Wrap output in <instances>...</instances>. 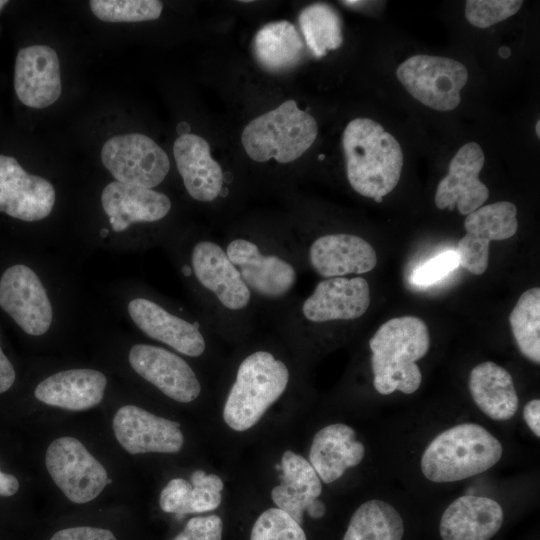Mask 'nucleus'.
<instances>
[{"mask_svg": "<svg viewBox=\"0 0 540 540\" xmlns=\"http://www.w3.org/2000/svg\"><path fill=\"white\" fill-rule=\"evenodd\" d=\"M305 511H307L308 515L312 518L318 519L325 514L326 506L323 501L317 498L308 505Z\"/></svg>", "mask_w": 540, "mask_h": 540, "instance_id": "43", "label": "nucleus"}, {"mask_svg": "<svg viewBox=\"0 0 540 540\" xmlns=\"http://www.w3.org/2000/svg\"><path fill=\"white\" fill-rule=\"evenodd\" d=\"M498 53H499V55H500L502 58H507V57H509V55H510L511 52H510V49H509V48H507V47H501V48L499 49V52H498Z\"/></svg>", "mask_w": 540, "mask_h": 540, "instance_id": "44", "label": "nucleus"}, {"mask_svg": "<svg viewBox=\"0 0 540 540\" xmlns=\"http://www.w3.org/2000/svg\"><path fill=\"white\" fill-rule=\"evenodd\" d=\"M19 489L17 478L0 470V496H12Z\"/></svg>", "mask_w": 540, "mask_h": 540, "instance_id": "42", "label": "nucleus"}, {"mask_svg": "<svg viewBox=\"0 0 540 540\" xmlns=\"http://www.w3.org/2000/svg\"><path fill=\"white\" fill-rule=\"evenodd\" d=\"M519 351L535 364L540 363V288L526 290L509 316Z\"/></svg>", "mask_w": 540, "mask_h": 540, "instance_id": "31", "label": "nucleus"}, {"mask_svg": "<svg viewBox=\"0 0 540 540\" xmlns=\"http://www.w3.org/2000/svg\"><path fill=\"white\" fill-rule=\"evenodd\" d=\"M539 127H540V122L538 120L537 123H536V126H535V131H536V134H537L538 137H540V129H539Z\"/></svg>", "mask_w": 540, "mask_h": 540, "instance_id": "46", "label": "nucleus"}, {"mask_svg": "<svg viewBox=\"0 0 540 540\" xmlns=\"http://www.w3.org/2000/svg\"><path fill=\"white\" fill-rule=\"evenodd\" d=\"M253 53L259 65L270 72H283L302 59L304 43L295 26L286 20L269 22L254 36Z\"/></svg>", "mask_w": 540, "mask_h": 540, "instance_id": "28", "label": "nucleus"}, {"mask_svg": "<svg viewBox=\"0 0 540 540\" xmlns=\"http://www.w3.org/2000/svg\"><path fill=\"white\" fill-rule=\"evenodd\" d=\"M0 307L27 334L40 336L48 331L53 312L46 290L28 266L16 264L0 279Z\"/></svg>", "mask_w": 540, "mask_h": 540, "instance_id": "15", "label": "nucleus"}, {"mask_svg": "<svg viewBox=\"0 0 540 540\" xmlns=\"http://www.w3.org/2000/svg\"><path fill=\"white\" fill-rule=\"evenodd\" d=\"M128 358L139 376L170 399L190 403L202 392L194 369L184 358L168 349L139 343L131 347Z\"/></svg>", "mask_w": 540, "mask_h": 540, "instance_id": "16", "label": "nucleus"}, {"mask_svg": "<svg viewBox=\"0 0 540 540\" xmlns=\"http://www.w3.org/2000/svg\"><path fill=\"white\" fill-rule=\"evenodd\" d=\"M45 465L58 488L77 504L92 501L111 483L104 466L73 437L55 439L47 448Z\"/></svg>", "mask_w": 540, "mask_h": 540, "instance_id": "12", "label": "nucleus"}, {"mask_svg": "<svg viewBox=\"0 0 540 540\" xmlns=\"http://www.w3.org/2000/svg\"><path fill=\"white\" fill-rule=\"evenodd\" d=\"M128 313L146 336L184 356L199 358L208 351L209 334L214 333L204 318L188 316L183 309L175 313L146 297L132 299Z\"/></svg>", "mask_w": 540, "mask_h": 540, "instance_id": "10", "label": "nucleus"}, {"mask_svg": "<svg viewBox=\"0 0 540 540\" xmlns=\"http://www.w3.org/2000/svg\"><path fill=\"white\" fill-rule=\"evenodd\" d=\"M521 0H467L465 17L477 28H488L515 15L522 7Z\"/></svg>", "mask_w": 540, "mask_h": 540, "instance_id": "35", "label": "nucleus"}, {"mask_svg": "<svg viewBox=\"0 0 540 540\" xmlns=\"http://www.w3.org/2000/svg\"><path fill=\"white\" fill-rule=\"evenodd\" d=\"M396 75L414 99L442 112L459 106L461 90L468 81L467 68L458 60L424 54L403 61Z\"/></svg>", "mask_w": 540, "mask_h": 540, "instance_id": "9", "label": "nucleus"}, {"mask_svg": "<svg viewBox=\"0 0 540 540\" xmlns=\"http://www.w3.org/2000/svg\"><path fill=\"white\" fill-rule=\"evenodd\" d=\"M192 485L183 478L170 480L163 488L159 498L161 509L167 513L185 515Z\"/></svg>", "mask_w": 540, "mask_h": 540, "instance_id": "38", "label": "nucleus"}, {"mask_svg": "<svg viewBox=\"0 0 540 540\" xmlns=\"http://www.w3.org/2000/svg\"><path fill=\"white\" fill-rule=\"evenodd\" d=\"M100 157L116 181L149 189L161 184L170 170L165 151L153 139L140 133L109 138Z\"/></svg>", "mask_w": 540, "mask_h": 540, "instance_id": "13", "label": "nucleus"}, {"mask_svg": "<svg viewBox=\"0 0 540 540\" xmlns=\"http://www.w3.org/2000/svg\"><path fill=\"white\" fill-rule=\"evenodd\" d=\"M342 147L351 188L381 203L400 180L403 152L397 139L380 123L355 118L344 129Z\"/></svg>", "mask_w": 540, "mask_h": 540, "instance_id": "4", "label": "nucleus"}, {"mask_svg": "<svg viewBox=\"0 0 540 540\" xmlns=\"http://www.w3.org/2000/svg\"><path fill=\"white\" fill-rule=\"evenodd\" d=\"M14 89L18 99L30 108L42 109L55 103L62 92L57 52L42 44L21 48L15 61Z\"/></svg>", "mask_w": 540, "mask_h": 540, "instance_id": "21", "label": "nucleus"}, {"mask_svg": "<svg viewBox=\"0 0 540 540\" xmlns=\"http://www.w3.org/2000/svg\"><path fill=\"white\" fill-rule=\"evenodd\" d=\"M485 161L484 152L476 142H468L456 152L435 193L438 209L454 210L468 215L480 208L489 197L488 187L479 175Z\"/></svg>", "mask_w": 540, "mask_h": 540, "instance_id": "18", "label": "nucleus"}, {"mask_svg": "<svg viewBox=\"0 0 540 540\" xmlns=\"http://www.w3.org/2000/svg\"><path fill=\"white\" fill-rule=\"evenodd\" d=\"M180 273L191 283L203 318L214 334L232 341L249 336L256 307L250 290L222 243L202 236L188 244Z\"/></svg>", "mask_w": 540, "mask_h": 540, "instance_id": "2", "label": "nucleus"}, {"mask_svg": "<svg viewBox=\"0 0 540 540\" xmlns=\"http://www.w3.org/2000/svg\"><path fill=\"white\" fill-rule=\"evenodd\" d=\"M15 381V370L0 346V394L11 388Z\"/></svg>", "mask_w": 540, "mask_h": 540, "instance_id": "41", "label": "nucleus"}, {"mask_svg": "<svg viewBox=\"0 0 540 540\" xmlns=\"http://www.w3.org/2000/svg\"><path fill=\"white\" fill-rule=\"evenodd\" d=\"M296 237L307 267L323 279L360 276L377 265L375 249L360 235L334 231Z\"/></svg>", "mask_w": 540, "mask_h": 540, "instance_id": "11", "label": "nucleus"}, {"mask_svg": "<svg viewBox=\"0 0 540 540\" xmlns=\"http://www.w3.org/2000/svg\"><path fill=\"white\" fill-rule=\"evenodd\" d=\"M106 376L93 369L57 372L41 381L34 394L39 401L58 408L82 411L98 405L104 396Z\"/></svg>", "mask_w": 540, "mask_h": 540, "instance_id": "24", "label": "nucleus"}, {"mask_svg": "<svg viewBox=\"0 0 540 540\" xmlns=\"http://www.w3.org/2000/svg\"><path fill=\"white\" fill-rule=\"evenodd\" d=\"M291 369L270 347L246 350L237 361L223 407L225 423L235 431L253 427L288 389Z\"/></svg>", "mask_w": 540, "mask_h": 540, "instance_id": "5", "label": "nucleus"}, {"mask_svg": "<svg viewBox=\"0 0 540 540\" xmlns=\"http://www.w3.org/2000/svg\"><path fill=\"white\" fill-rule=\"evenodd\" d=\"M113 430L117 441L131 454L176 453L184 443L178 422L135 405L118 409L113 418Z\"/></svg>", "mask_w": 540, "mask_h": 540, "instance_id": "20", "label": "nucleus"}, {"mask_svg": "<svg viewBox=\"0 0 540 540\" xmlns=\"http://www.w3.org/2000/svg\"><path fill=\"white\" fill-rule=\"evenodd\" d=\"M469 390L477 407L493 420H509L518 410L512 376L494 362L480 363L471 370Z\"/></svg>", "mask_w": 540, "mask_h": 540, "instance_id": "27", "label": "nucleus"}, {"mask_svg": "<svg viewBox=\"0 0 540 540\" xmlns=\"http://www.w3.org/2000/svg\"><path fill=\"white\" fill-rule=\"evenodd\" d=\"M298 22L307 47L317 58L338 49L343 43L341 18L328 4L306 6L300 12Z\"/></svg>", "mask_w": 540, "mask_h": 540, "instance_id": "30", "label": "nucleus"}, {"mask_svg": "<svg viewBox=\"0 0 540 540\" xmlns=\"http://www.w3.org/2000/svg\"><path fill=\"white\" fill-rule=\"evenodd\" d=\"M371 303L370 286L361 276L320 280L303 299L294 297L272 319L295 347L308 345L322 328L361 319Z\"/></svg>", "mask_w": 540, "mask_h": 540, "instance_id": "3", "label": "nucleus"}, {"mask_svg": "<svg viewBox=\"0 0 540 540\" xmlns=\"http://www.w3.org/2000/svg\"><path fill=\"white\" fill-rule=\"evenodd\" d=\"M280 466L281 483L272 489L271 498L301 525L304 511L322 492L321 480L309 461L292 451L283 453Z\"/></svg>", "mask_w": 540, "mask_h": 540, "instance_id": "26", "label": "nucleus"}, {"mask_svg": "<svg viewBox=\"0 0 540 540\" xmlns=\"http://www.w3.org/2000/svg\"><path fill=\"white\" fill-rule=\"evenodd\" d=\"M221 243L256 310L272 318L295 297L299 275L307 265L292 226L236 227Z\"/></svg>", "mask_w": 540, "mask_h": 540, "instance_id": "1", "label": "nucleus"}, {"mask_svg": "<svg viewBox=\"0 0 540 540\" xmlns=\"http://www.w3.org/2000/svg\"><path fill=\"white\" fill-rule=\"evenodd\" d=\"M92 13L104 22H142L160 17L163 9L157 0H92Z\"/></svg>", "mask_w": 540, "mask_h": 540, "instance_id": "32", "label": "nucleus"}, {"mask_svg": "<svg viewBox=\"0 0 540 540\" xmlns=\"http://www.w3.org/2000/svg\"><path fill=\"white\" fill-rule=\"evenodd\" d=\"M459 266L456 251H445L418 267L412 275L416 285L428 286L452 272Z\"/></svg>", "mask_w": 540, "mask_h": 540, "instance_id": "36", "label": "nucleus"}, {"mask_svg": "<svg viewBox=\"0 0 540 540\" xmlns=\"http://www.w3.org/2000/svg\"><path fill=\"white\" fill-rule=\"evenodd\" d=\"M503 509L495 500L464 495L453 501L440 519L442 540H490L501 528Z\"/></svg>", "mask_w": 540, "mask_h": 540, "instance_id": "23", "label": "nucleus"}, {"mask_svg": "<svg viewBox=\"0 0 540 540\" xmlns=\"http://www.w3.org/2000/svg\"><path fill=\"white\" fill-rule=\"evenodd\" d=\"M317 134L314 117L301 110L294 100H287L250 121L241 141L252 160L262 163L274 159L287 164L302 156Z\"/></svg>", "mask_w": 540, "mask_h": 540, "instance_id": "8", "label": "nucleus"}, {"mask_svg": "<svg viewBox=\"0 0 540 540\" xmlns=\"http://www.w3.org/2000/svg\"><path fill=\"white\" fill-rule=\"evenodd\" d=\"M101 203L115 232L127 230L135 223L161 221L172 208V202L166 194L119 181L105 186Z\"/></svg>", "mask_w": 540, "mask_h": 540, "instance_id": "22", "label": "nucleus"}, {"mask_svg": "<svg viewBox=\"0 0 540 540\" xmlns=\"http://www.w3.org/2000/svg\"><path fill=\"white\" fill-rule=\"evenodd\" d=\"M56 194L45 178L27 173L11 156L0 155V212L22 221H39L53 210Z\"/></svg>", "mask_w": 540, "mask_h": 540, "instance_id": "17", "label": "nucleus"}, {"mask_svg": "<svg viewBox=\"0 0 540 540\" xmlns=\"http://www.w3.org/2000/svg\"><path fill=\"white\" fill-rule=\"evenodd\" d=\"M49 540H117L114 534L107 529L79 526L62 529L56 532Z\"/></svg>", "mask_w": 540, "mask_h": 540, "instance_id": "39", "label": "nucleus"}, {"mask_svg": "<svg viewBox=\"0 0 540 540\" xmlns=\"http://www.w3.org/2000/svg\"><path fill=\"white\" fill-rule=\"evenodd\" d=\"M365 455L364 445L356 440L355 430L342 423L330 424L314 436L309 463L326 484L339 479L348 468L357 466Z\"/></svg>", "mask_w": 540, "mask_h": 540, "instance_id": "25", "label": "nucleus"}, {"mask_svg": "<svg viewBox=\"0 0 540 540\" xmlns=\"http://www.w3.org/2000/svg\"><path fill=\"white\" fill-rule=\"evenodd\" d=\"M108 234H109L108 229H106V228L101 229V231H100L101 237L105 238Z\"/></svg>", "mask_w": 540, "mask_h": 540, "instance_id": "45", "label": "nucleus"}, {"mask_svg": "<svg viewBox=\"0 0 540 540\" xmlns=\"http://www.w3.org/2000/svg\"><path fill=\"white\" fill-rule=\"evenodd\" d=\"M223 522L215 514L193 517L172 540H222Z\"/></svg>", "mask_w": 540, "mask_h": 540, "instance_id": "37", "label": "nucleus"}, {"mask_svg": "<svg viewBox=\"0 0 540 540\" xmlns=\"http://www.w3.org/2000/svg\"><path fill=\"white\" fill-rule=\"evenodd\" d=\"M503 447L488 430L462 423L437 435L426 447L421 470L432 482L460 481L483 473L501 459Z\"/></svg>", "mask_w": 540, "mask_h": 540, "instance_id": "7", "label": "nucleus"}, {"mask_svg": "<svg viewBox=\"0 0 540 540\" xmlns=\"http://www.w3.org/2000/svg\"><path fill=\"white\" fill-rule=\"evenodd\" d=\"M373 386L382 395L395 391L412 394L422 382L417 361L429 351L426 323L416 316H402L383 323L370 338Z\"/></svg>", "mask_w": 540, "mask_h": 540, "instance_id": "6", "label": "nucleus"}, {"mask_svg": "<svg viewBox=\"0 0 540 540\" xmlns=\"http://www.w3.org/2000/svg\"><path fill=\"white\" fill-rule=\"evenodd\" d=\"M516 206L499 201L481 206L464 220L465 235L458 241L456 253L459 265L474 275L488 268L491 241L511 238L518 229Z\"/></svg>", "mask_w": 540, "mask_h": 540, "instance_id": "14", "label": "nucleus"}, {"mask_svg": "<svg viewBox=\"0 0 540 540\" xmlns=\"http://www.w3.org/2000/svg\"><path fill=\"white\" fill-rule=\"evenodd\" d=\"M404 524L398 511L382 500H369L353 513L343 540H402Z\"/></svg>", "mask_w": 540, "mask_h": 540, "instance_id": "29", "label": "nucleus"}, {"mask_svg": "<svg viewBox=\"0 0 540 540\" xmlns=\"http://www.w3.org/2000/svg\"><path fill=\"white\" fill-rule=\"evenodd\" d=\"M523 418L536 437H540V400L532 399L523 409Z\"/></svg>", "mask_w": 540, "mask_h": 540, "instance_id": "40", "label": "nucleus"}, {"mask_svg": "<svg viewBox=\"0 0 540 540\" xmlns=\"http://www.w3.org/2000/svg\"><path fill=\"white\" fill-rule=\"evenodd\" d=\"M191 491L188 497L186 514L203 513L216 509L222 500L224 488L222 479L215 474L195 470L191 476Z\"/></svg>", "mask_w": 540, "mask_h": 540, "instance_id": "34", "label": "nucleus"}, {"mask_svg": "<svg viewBox=\"0 0 540 540\" xmlns=\"http://www.w3.org/2000/svg\"><path fill=\"white\" fill-rule=\"evenodd\" d=\"M178 172L188 195L203 204H214L230 194L226 177L210 154L208 142L192 133L181 134L173 144Z\"/></svg>", "mask_w": 540, "mask_h": 540, "instance_id": "19", "label": "nucleus"}, {"mask_svg": "<svg viewBox=\"0 0 540 540\" xmlns=\"http://www.w3.org/2000/svg\"><path fill=\"white\" fill-rule=\"evenodd\" d=\"M250 540H307L304 530L289 514L269 508L255 521Z\"/></svg>", "mask_w": 540, "mask_h": 540, "instance_id": "33", "label": "nucleus"}]
</instances>
